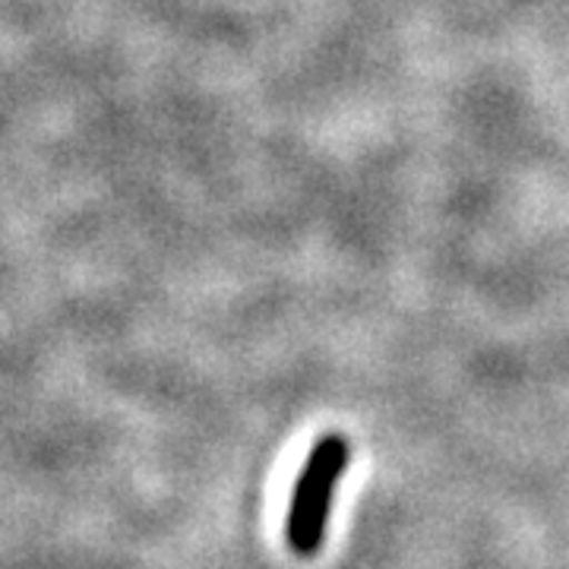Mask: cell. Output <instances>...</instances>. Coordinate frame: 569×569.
I'll return each instance as SVG.
<instances>
[{
    "label": "cell",
    "mask_w": 569,
    "mask_h": 569,
    "mask_svg": "<svg viewBox=\"0 0 569 569\" xmlns=\"http://www.w3.org/2000/svg\"><path fill=\"white\" fill-rule=\"evenodd\" d=\"M348 459H351V447L339 433H326L323 440H317L307 452V462L295 481L288 519H284L288 548L298 557H313L323 548L336 485L346 475Z\"/></svg>",
    "instance_id": "cell-1"
}]
</instances>
